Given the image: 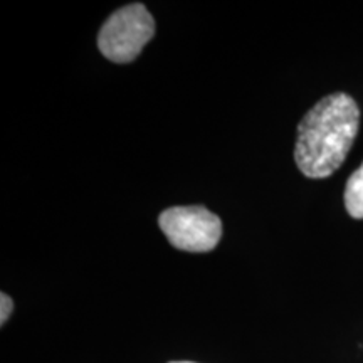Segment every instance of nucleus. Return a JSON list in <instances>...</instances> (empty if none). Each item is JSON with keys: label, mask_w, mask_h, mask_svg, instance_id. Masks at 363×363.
<instances>
[{"label": "nucleus", "mask_w": 363, "mask_h": 363, "mask_svg": "<svg viewBox=\"0 0 363 363\" xmlns=\"http://www.w3.org/2000/svg\"><path fill=\"white\" fill-rule=\"evenodd\" d=\"M345 207L353 219H363V163L353 172L345 189Z\"/></svg>", "instance_id": "20e7f679"}, {"label": "nucleus", "mask_w": 363, "mask_h": 363, "mask_svg": "<svg viewBox=\"0 0 363 363\" xmlns=\"http://www.w3.org/2000/svg\"><path fill=\"white\" fill-rule=\"evenodd\" d=\"M155 35V21L143 4H130L108 17L98 34V48L118 65L133 62Z\"/></svg>", "instance_id": "f03ea898"}, {"label": "nucleus", "mask_w": 363, "mask_h": 363, "mask_svg": "<svg viewBox=\"0 0 363 363\" xmlns=\"http://www.w3.org/2000/svg\"><path fill=\"white\" fill-rule=\"evenodd\" d=\"M360 110L345 93L330 94L306 113L298 126L294 160L303 175L326 179L337 172L358 135Z\"/></svg>", "instance_id": "f257e3e1"}, {"label": "nucleus", "mask_w": 363, "mask_h": 363, "mask_svg": "<svg viewBox=\"0 0 363 363\" xmlns=\"http://www.w3.org/2000/svg\"><path fill=\"white\" fill-rule=\"evenodd\" d=\"M172 363H192V362H172Z\"/></svg>", "instance_id": "423d86ee"}, {"label": "nucleus", "mask_w": 363, "mask_h": 363, "mask_svg": "<svg viewBox=\"0 0 363 363\" xmlns=\"http://www.w3.org/2000/svg\"><path fill=\"white\" fill-rule=\"evenodd\" d=\"M160 229L172 246L187 252L212 251L222 238V222L202 206L170 207L158 217Z\"/></svg>", "instance_id": "7ed1b4c3"}, {"label": "nucleus", "mask_w": 363, "mask_h": 363, "mask_svg": "<svg viewBox=\"0 0 363 363\" xmlns=\"http://www.w3.org/2000/svg\"><path fill=\"white\" fill-rule=\"evenodd\" d=\"M0 308H2V310H0V323L6 325L7 320H9V316L12 315V310H13L12 298L7 296L6 293L0 294Z\"/></svg>", "instance_id": "39448f33"}]
</instances>
